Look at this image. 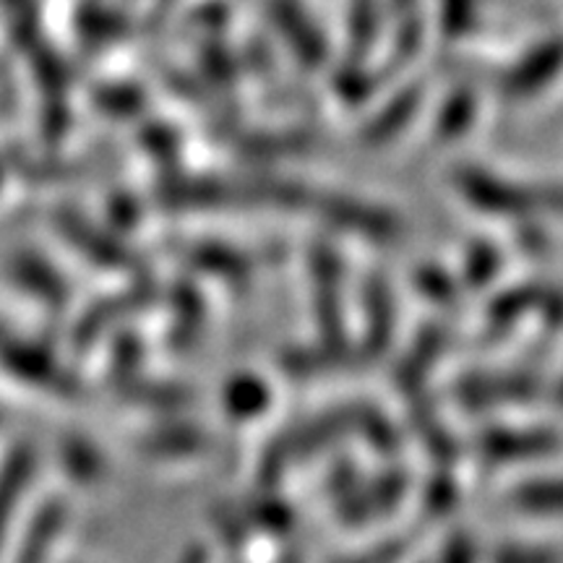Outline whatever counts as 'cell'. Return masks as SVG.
Returning <instances> with one entry per match:
<instances>
[{
    "instance_id": "cell-1",
    "label": "cell",
    "mask_w": 563,
    "mask_h": 563,
    "mask_svg": "<svg viewBox=\"0 0 563 563\" xmlns=\"http://www.w3.org/2000/svg\"><path fill=\"white\" fill-rule=\"evenodd\" d=\"M32 467V454L26 449H19V452H13L5 460L3 470H0V540H3V534L11 525V514L16 509L19 493H24L26 483H30Z\"/></svg>"
},
{
    "instance_id": "cell-2",
    "label": "cell",
    "mask_w": 563,
    "mask_h": 563,
    "mask_svg": "<svg viewBox=\"0 0 563 563\" xmlns=\"http://www.w3.org/2000/svg\"><path fill=\"white\" fill-rule=\"evenodd\" d=\"M60 522L63 514L58 504H51L47 509H42L40 517L32 522L30 532H26L24 545L19 548L16 563H45L55 545V538L60 532Z\"/></svg>"
},
{
    "instance_id": "cell-3",
    "label": "cell",
    "mask_w": 563,
    "mask_h": 563,
    "mask_svg": "<svg viewBox=\"0 0 563 563\" xmlns=\"http://www.w3.org/2000/svg\"><path fill=\"white\" fill-rule=\"evenodd\" d=\"M493 563H559V553L548 548H504Z\"/></svg>"
},
{
    "instance_id": "cell-4",
    "label": "cell",
    "mask_w": 563,
    "mask_h": 563,
    "mask_svg": "<svg viewBox=\"0 0 563 563\" xmlns=\"http://www.w3.org/2000/svg\"><path fill=\"white\" fill-rule=\"evenodd\" d=\"M180 563H207V555H203L201 548H194V551L186 553V559H183Z\"/></svg>"
}]
</instances>
